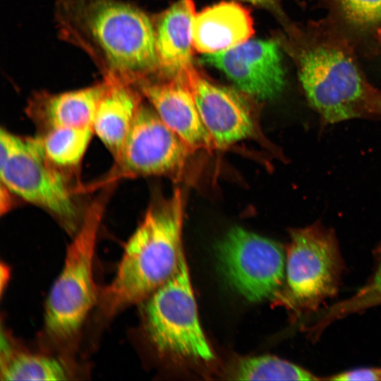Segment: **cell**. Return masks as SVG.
Wrapping results in <instances>:
<instances>
[{
  "label": "cell",
  "instance_id": "8992f818",
  "mask_svg": "<svg viewBox=\"0 0 381 381\" xmlns=\"http://www.w3.org/2000/svg\"><path fill=\"white\" fill-rule=\"evenodd\" d=\"M145 301V331L157 351L204 362L214 359L199 321L184 254L172 277Z\"/></svg>",
  "mask_w": 381,
  "mask_h": 381
},
{
  "label": "cell",
  "instance_id": "9a60e30c",
  "mask_svg": "<svg viewBox=\"0 0 381 381\" xmlns=\"http://www.w3.org/2000/svg\"><path fill=\"white\" fill-rule=\"evenodd\" d=\"M104 83L61 93L41 92L29 100L28 116L40 132L62 127H91Z\"/></svg>",
  "mask_w": 381,
  "mask_h": 381
},
{
  "label": "cell",
  "instance_id": "603a6c76",
  "mask_svg": "<svg viewBox=\"0 0 381 381\" xmlns=\"http://www.w3.org/2000/svg\"><path fill=\"white\" fill-rule=\"evenodd\" d=\"M249 1L253 4L265 6L269 8H272L279 11L280 8L278 7L279 0H244Z\"/></svg>",
  "mask_w": 381,
  "mask_h": 381
},
{
  "label": "cell",
  "instance_id": "ac0fdd59",
  "mask_svg": "<svg viewBox=\"0 0 381 381\" xmlns=\"http://www.w3.org/2000/svg\"><path fill=\"white\" fill-rule=\"evenodd\" d=\"M0 365L2 380H64L68 376L61 361L18 349L3 334Z\"/></svg>",
  "mask_w": 381,
  "mask_h": 381
},
{
  "label": "cell",
  "instance_id": "52a82bcc",
  "mask_svg": "<svg viewBox=\"0 0 381 381\" xmlns=\"http://www.w3.org/2000/svg\"><path fill=\"white\" fill-rule=\"evenodd\" d=\"M216 255L226 281L248 301H263L280 290L286 258L277 242L235 227L219 241Z\"/></svg>",
  "mask_w": 381,
  "mask_h": 381
},
{
  "label": "cell",
  "instance_id": "ffe728a7",
  "mask_svg": "<svg viewBox=\"0 0 381 381\" xmlns=\"http://www.w3.org/2000/svg\"><path fill=\"white\" fill-rule=\"evenodd\" d=\"M234 375L243 380H318L310 371L287 361L272 356H260L242 359Z\"/></svg>",
  "mask_w": 381,
  "mask_h": 381
},
{
  "label": "cell",
  "instance_id": "5bb4252c",
  "mask_svg": "<svg viewBox=\"0 0 381 381\" xmlns=\"http://www.w3.org/2000/svg\"><path fill=\"white\" fill-rule=\"evenodd\" d=\"M195 16L193 1L179 0L157 18L154 26L159 78H178L194 66L192 28Z\"/></svg>",
  "mask_w": 381,
  "mask_h": 381
},
{
  "label": "cell",
  "instance_id": "9c48e42d",
  "mask_svg": "<svg viewBox=\"0 0 381 381\" xmlns=\"http://www.w3.org/2000/svg\"><path fill=\"white\" fill-rule=\"evenodd\" d=\"M193 152L153 108L142 104L111 170L97 185L121 178L176 176Z\"/></svg>",
  "mask_w": 381,
  "mask_h": 381
},
{
  "label": "cell",
  "instance_id": "7a4b0ae2",
  "mask_svg": "<svg viewBox=\"0 0 381 381\" xmlns=\"http://www.w3.org/2000/svg\"><path fill=\"white\" fill-rule=\"evenodd\" d=\"M60 36L83 49L104 75L133 81L157 71L155 26L135 6L119 0H59Z\"/></svg>",
  "mask_w": 381,
  "mask_h": 381
},
{
  "label": "cell",
  "instance_id": "30bf717a",
  "mask_svg": "<svg viewBox=\"0 0 381 381\" xmlns=\"http://www.w3.org/2000/svg\"><path fill=\"white\" fill-rule=\"evenodd\" d=\"M183 78L217 148H226L255 134L256 118L245 93L209 80L194 66Z\"/></svg>",
  "mask_w": 381,
  "mask_h": 381
},
{
  "label": "cell",
  "instance_id": "5b68a950",
  "mask_svg": "<svg viewBox=\"0 0 381 381\" xmlns=\"http://www.w3.org/2000/svg\"><path fill=\"white\" fill-rule=\"evenodd\" d=\"M1 185L13 195L49 212L73 234L83 218L65 170L47 157L39 138L0 131Z\"/></svg>",
  "mask_w": 381,
  "mask_h": 381
},
{
  "label": "cell",
  "instance_id": "7402d4cb",
  "mask_svg": "<svg viewBox=\"0 0 381 381\" xmlns=\"http://www.w3.org/2000/svg\"><path fill=\"white\" fill-rule=\"evenodd\" d=\"M329 380L381 381V368H363L345 371L326 378Z\"/></svg>",
  "mask_w": 381,
  "mask_h": 381
},
{
  "label": "cell",
  "instance_id": "44dd1931",
  "mask_svg": "<svg viewBox=\"0 0 381 381\" xmlns=\"http://www.w3.org/2000/svg\"><path fill=\"white\" fill-rule=\"evenodd\" d=\"M381 301V258L375 271L372 279L360 291L354 302L363 305Z\"/></svg>",
  "mask_w": 381,
  "mask_h": 381
},
{
  "label": "cell",
  "instance_id": "6da1fadb",
  "mask_svg": "<svg viewBox=\"0 0 381 381\" xmlns=\"http://www.w3.org/2000/svg\"><path fill=\"white\" fill-rule=\"evenodd\" d=\"M289 29L301 85L323 122L377 116L381 92L367 80L344 32L327 18Z\"/></svg>",
  "mask_w": 381,
  "mask_h": 381
},
{
  "label": "cell",
  "instance_id": "d6986e66",
  "mask_svg": "<svg viewBox=\"0 0 381 381\" xmlns=\"http://www.w3.org/2000/svg\"><path fill=\"white\" fill-rule=\"evenodd\" d=\"M94 133L91 127H62L37 136L48 159L58 167L68 170L81 162Z\"/></svg>",
  "mask_w": 381,
  "mask_h": 381
},
{
  "label": "cell",
  "instance_id": "277c9868",
  "mask_svg": "<svg viewBox=\"0 0 381 381\" xmlns=\"http://www.w3.org/2000/svg\"><path fill=\"white\" fill-rule=\"evenodd\" d=\"M108 192L99 195L85 210L47 300L45 333L59 346L65 347L74 342L97 303L93 262Z\"/></svg>",
  "mask_w": 381,
  "mask_h": 381
},
{
  "label": "cell",
  "instance_id": "8fae6325",
  "mask_svg": "<svg viewBox=\"0 0 381 381\" xmlns=\"http://www.w3.org/2000/svg\"><path fill=\"white\" fill-rule=\"evenodd\" d=\"M200 61L222 71L241 92L256 99H273L284 85L279 46L273 40H247L204 54Z\"/></svg>",
  "mask_w": 381,
  "mask_h": 381
},
{
  "label": "cell",
  "instance_id": "7c38bea8",
  "mask_svg": "<svg viewBox=\"0 0 381 381\" xmlns=\"http://www.w3.org/2000/svg\"><path fill=\"white\" fill-rule=\"evenodd\" d=\"M135 84L164 123L193 151L217 148L182 78L152 80L145 77L138 79Z\"/></svg>",
  "mask_w": 381,
  "mask_h": 381
},
{
  "label": "cell",
  "instance_id": "4fadbf2b",
  "mask_svg": "<svg viewBox=\"0 0 381 381\" xmlns=\"http://www.w3.org/2000/svg\"><path fill=\"white\" fill-rule=\"evenodd\" d=\"M103 81L104 88L97 107L93 130L115 159L142 105L143 96L129 79L107 75Z\"/></svg>",
  "mask_w": 381,
  "mask_h": 381
},
{
  "label": "cell",
  "instance_id": "ba28073f",
  "mask_svg": "<svg viewBox=\"0 0 381 381\" xmlns=\"http://www.w3.org/2000/svg\"><path fill=\"white\" fill-rule=\"evenodd\" d=\"M286 275L290 297L298 305L315 308L338 290L343 265L332 230L320 224L290 232Z\"/></svg>",
  "mask_w": 381,
  "mask_h": 381
},
{
  "label": "cell",
  "instance_id": "e0dca14e",
  "mask_svg": "<svg viewBox=\"0 0 381 381\" xmlns=\"http://www.w3.org/2000/svg\"><path fill=\"white\" fill-rule=\"evenodd\" d=\"M327 18L353 42L356 48L381 49V0H320Z\"/></svg>",
  "mask_w": 381,
  "mask_h": 381
},
{
  "label": "cell",
  "instance_id": "3957f363",
  "mask_svg": "<svg viewBox=\"0 0 381 381\" xmlns=\"http://www.w3.org/2000/svg\"><path fill=\"white\" fill-rule=\"evenodd\" d=\"M183 195L179 188L150 206L128 240L113 279L102 293V315L112 317L145 301L175 273L183 254Z\"/></svg>",
  "mask_w": 381,
  "mask_h": 381
},
{
  "label": "cell",
  "instance_id": "cb8c5ba5",
  "mask_svg": "<svg viewBox=\"0 0 381 381\" xmlns=\"http://www.w3.org/2000/svg\"><path fill=\"white\" fill-rule=\"evenodd\" d=\"M377 116H381V94L377 104Z\"/></svg>",
  "mask_w": 381,
  "mask_h": 381
},
{
  "label": "cell",
  "instance_id": "2e32d148",
  "mask_svg": "<svg viewBox=\"0 0 381 381\" xmlns=\"http://www.w3.org/2000/svg\"><path fill=\"white\" fill-rule=\"evenodd\" d=\"M254 33L248 9L234 1H222L195 14L193 23V48L212 54L247 41Z\"/></svg>",
  "mask_w": 381,
  "mask_h": 381
}]
</instances>
